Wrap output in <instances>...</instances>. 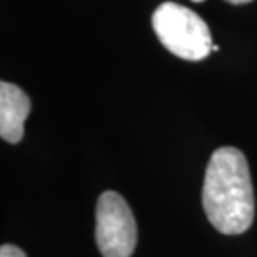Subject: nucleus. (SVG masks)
<instances>
[{
  "instance_id": "1",
  "label": "nucleus",
  "mask_w": 257,
  "mask_h": 257,
  "mask_svg": "<svg viewBox=\"0 0 257 257\" xmlns=\"http://www.w3.org/2000/svg\"><path fill=\"white\" fill-rule=\"evenodd\" d=\"M202 205L219 232L235 235L254 222L255 200L247 159L235 147H220L205 169Z\"/></svg>"
},
{
  "instance_id": "2",
  "label": "nucleus",
  "mask_w": 257,
  "mask_h": 257,
  "mask_svg": "<svg viewBox=\"0 0 257 257\" xmlns=\"http://www.w3.org/2000/svg\"><path fill=\"white\" fill-rule=\"evenodd\" d=\"M152 29L164 47L184 60L197 62L212 50V35L205 20L176 2H164L154 10Z\"/></svg>"
},
{
  "instance_id": "3",
  "label": "nucleus",
  "mask_w": 257,
  "mask_h": 257,
  "mask_svg": "<svg viewBox=\"0 0 257 257\" xmlns=\"http://www.w3.org/2000/svg\"><path fill=\"white\" fill-rule=\"evenodd\" d=\"M95 240L104 257H131L137 245V224L125 199L105 191L97 200Z\"/></svg>"
},
{
  "instance_id": "4",
  "label": "nucleus",
  "mask_w": 257,
  "mask_h": 257,
  "mask_svg": "<svg viewBox=\"0 0 257 257\" xmlns=\"http://www.w3.org/2000/svg\"><path fill=\"white\" fill-rule=\"evenodd\" d=\"M32 104L19 85L0 82V137L9 144H19L24 139V122Z\"/></svg>"
},
{
  "instance_id": "5",
  "label": "nucleus",
  "mask_w": 257,
  "mask_h": 257,
  "mask_svg": "<svg viewBox=\"0 0 257 257\" xmlns=\"http://www.w3.org/2000/svg\"><path fill=\"white\" fill-rule=\"evenodd\" d=\"M0 257H27L22 249L15 247L12 244H4L0 247Z\"/></svg>"
},
{
  "instance_id": "6",
  "label": "nucleus",
  "mask_w": 257,
  "mask_h": 257,
  "mask_svg": "<svg viewBox=\"0 0 257 257\" xmlns=\"http://www.w3.org/2000/svg\"><path fill=\"white\" fill-rule=\"evenodd\" d=\"M225 2L232 4V5H242V4H249V2H252V0H225Z\"/></svg>"
},
{
  "instance_id": "7",
  "label": "nucleus",
  "mask_w": 257,
  "mask_h": 257,
  "mask_svg": "<svg viewBox=\"0 0 257 257\" xmlns=\"http://www.w3.org/2000/svg\"><path fill=\"white\" fill-rule=\"evenodd\" d=\"M192 2H197L199 4V2H204V0H192Z\"/></svg>"
}]
</instances>
